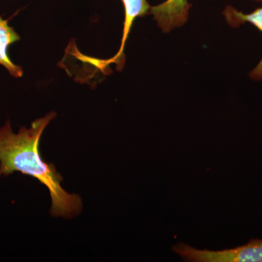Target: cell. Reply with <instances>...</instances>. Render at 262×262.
I'll return each mask as SVG.
<instances>
[{
  "label": "cell",
  "mask_w": 262,
  "mask_h": 262,
  "mask_svg": "<svg viewBox=\"0 0 262 262\" xmlns=\"http://www.w3.org/2000/svg\"><path fill=\"white\" fill-rule=\"evenodd\" d=\"M56 116L51 112L34 120L29 128L20 127L18 134L13 133L10 120L0 127V178L20 172L37 179L51 194L52 216L73 219L82 212V199L62 188L63 177L53 163L43 160L39 152L41 136Z\"/></svg>",
  "instance_id": "1"
},
{
  "label": "cell",
  "mask_w": 262,
  "mask_h": 262,
  "mask_svg": "<svg viewBox=\"0 0 262 262\" xmlns=\"http://www.w3.org/2000/svg\"><path fill=\"white\" fill-rule=\"evenodd\" d=\"M172 250L185 261L262 262V239H252L244 246L222 251L196 249L183 243Z\"/></svg>",
  "instance_id": "2"
},
{
  "label": "cell",
  "mask_w": 262,
  "mask_h": 262,
  "mask_svg": "<svg viewBox=\"0 0 262 262\" xmlns=\"http://www.w3.org/2000/svg\"><path fill=\"white\" fill-rule=\"evenodd\" d=\"M190 7L189 0H166L151 7L149 13L164 32H169L187 22Z\"/></svg>",
  "instance_id": "3"
},
{
  "label": "cell",
  "mask_w": 262,
  "mask_h": 262,
  "mask_svg": "<svg viewBox=\"0 0 262 262\" xmlns=\"http://www.w3.org/2000/svg\"><path fill=\"white\" fill-rule=\"evenodd\" d=\"M125 8V21H124L123 33L121 40V46L117 54L110 59L99 61V67H105L106 66L115 63L117 71H121L125 64V42L130 34L133 24L136 18L143 17L149 13L150 5L147 0H121Z\"/></svg>",
  "instance_id": "4"
},
{
  "label": "cell",
  "mask_w": 262,
  "mask_h": 262,
  "mask_svg": "<svg viewBox=\"0 0 262 262\" xmlns=\"http://www.w3.org/2000/svg\"><path fill=\"white\" fill-rule=\"evenodd\" d=\"M223 14L230 27H238L245 24H252L262 32V7L250 13H244L233 7H226ZM250 78L254 81L262 80V58L257 65L251 70Z\"/></svg>",
  "instance_id": "5"
},
{
  "label": "cell",
  "mask_w": 262,
  "mask_h": 262,
  "mask_svg": "<svg viewBox=\"0 0 262 262\" xmlns=\"http://www.w3.org/2000/svg\"><path fill=\"white\" fill-rule=\"evenodd\" d=\"M20 39V35L9 25L8 20L0 17V65L14 78L22 77L24 70L21 67L15 64L10 59L8 50L10 46L18 42Z\"/></svg>",
  "instance_id": "6"
},
{
  "label": "cell",
  "mask_w": 262,
  "mask_h": 262,
  "mask_svg": "<svg viewBox=\"0 0 262 262\" xmlns=\"http://www.w3.org/2000/svg\"><path fill=\"white\" fill-rule=\"evenodd\" d=\"M250 1L256 2V3H261L262 0H250Z\"/></svg>",
  "instance_id": "7"
}]
</instances>
